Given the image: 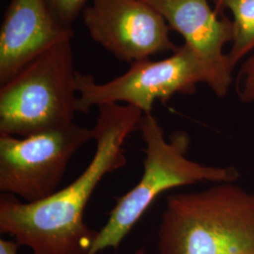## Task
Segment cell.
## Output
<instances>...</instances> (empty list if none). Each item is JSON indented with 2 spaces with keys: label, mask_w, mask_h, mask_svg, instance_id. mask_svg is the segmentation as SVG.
<instances>
[{
  "label": "cell",
  "mask_w": 254,
  "mask_h": 254,
  "mask_svg": "<svg viewBox=\"0 0 254 254\" xmlns=\"http://www.w3.org/2000/svg\"><path fill=\"white\" fill-rule=\"evenodd\" d=\"M98 111L92 128L95 152L74 181L36 202L0 196V233L32 254H88L96 238L98 231L85 223V209L103 178L127 165L124 144L144 114L122 104H104Z\"/></svg>",
  "instance_id": "obj_1"
},
{
  "label": "cell",
  "mask_w": 254,
  "mask_h": 254,
  "mask_svg": "<svg viewBox=\"0 0 254 254\" xmlns=\"http://www.w3.org/2000/svg\"><path fill=\"white\" fill-rule=\"evenodd\" d=\"M159 254H254V193L236 182L168 196Z\"/></svg>",
  "instance_id": "obj_2"
},
{
  "label": "cell",
  "mask_w": 254,
  "mask_h": 254,
  "mask_svg": "<svg viewBox=\"0 0 254 254\" xmlns=\"http://www.w3.org/2000/svg\"><path fill=\"white\" fill-rule=\"evenodd\" d=\"M144 143L143 173L134 188L116 198L107 223L98 231L88 254L118 249L136 222L165 191L199 183H229L240 178L233 166H209L188 156L190 136L175 131L167 138L153 113L143 114L138 129Z\"/></svg>",
  "instance_id": "obj_3"
},
{
  "label": "cell",
  "mask_w": 254,
  "mask_h": 254,
  "mask_svg": "<svg viewBox=\"0 0 254 254\" xmlns=\"http://www.w3.org/2000/svg\"><path fill=\"white\" fill-rule=\"evenodd\" d=\"M72 37L48 48L0 88V134L26 136L67 127L78 112Z\"/></svg>",
  "instance_id": "obj_4"
},
{
  "label": "cell",
  "mask_w": 254,
  "mask_h": 254,
  "mask_svg": "<svg viewBox=\"0 0 254 254\" xmlns=\"http://www.w3.org/2000/svg\"><path fill=\"white\" fill-rule=\"evenodd\" d=\"M78 111L88 114L93 107L121 104L152 113L155 101L166 103L175 94H192L197 85L209 88L212 77L206 65L184 44L161 61L146 59L130 64L127 72L105 83L88 73H76Z\"/></svg>",
  "instance_id": "obj_5"
},
{
  "label": "cell",
  "mask_w": 254,
  "mask_h": 254,
  "mask_svg": "<svg viewBox=\"0 0 254 254\" xmlns=\"http://www.w3.org/2000/svg\"><path fill=\"white\" fill-rule=\"evenodd\" d=\"M93 140L92 129L71 124L20 137L0 134V191L25 202L54 194L75 153Z\"/></svg>",
  "instance_id": "obj_6"
},
{
  "label": "cell",
  "mask_w": 254,
  "mask_h": 254,
  "mask_svg": "<svg viewBox=\"0 0 254 254\" xmlns=\"http://www.w3.org/2000/svg\"><path fill=\"white\" fill-rule=\"evenodd\" d=\"M82 17L91 39L121 62L131 64L178 47L167 21L142 0H91Z\"/></svg>",
  "instance_id": "obj_7"
},
{
  "label": "cell",
  "mask_w": 254,
  "mask_h": 254,
  "mask_svg": "<svg viewBox=\"0 0 254 254\" xmlns=\"http://www.w3.org/2000/svg\"><path fill=\"white\" fill-rule=\"evenodd\" d=\"M156 9L170 27L185 39V44L206 65L212 77L210 87L219 98L225 97L233 83L234 69L223 53L233 42V21L219 16L208 0H142Z\"/></svg>",
  "instance_id": "obj_8"
},
{
  "label": "cell",
  "mask_w": 254,
  "mask_h": 254,
  "mask_svg": "<svg viewBox=\"0 0 254 254\" xmlns=\"http://www.w3.org/2000/svg\"><path fill=\"white\" fill-rule=\"evenodd\" d=\"M73 30L61 27L46 0H9L0 27V85Z\"/></svg>",
  "instance_id": "obj_9"
},
{
  "label": "cell",
  "mask_w": 254,
  "mask_h": 254,
  "mask_svg": "<svg viewBox=\"0 0 254 254\" xmlns=\"http://www.w3.org/2000/svg\"><path fill=\"white\" fill-rule=\"evenodd\" d=\"M218 9H228L233 14L234 36L227 54L231 67L247 55L254 53V0H217Z\"/></svg>",
  "instance_id": "obj_10"
},
{
  "label": "cell",
  "mask_w": 254,
  "mask_h": 254,
  "mask_svg": "<svg viewBox=\"0 0 254 254\" xmlns=\"http://www.w3.org/2000/svg\"><path fill=\"white\" fill-rule=\"evenodd\" d=\"M91 0H46L56 22L64 28L73 30L75 20Z\"/></svg>",
  "instance_id": "obj_11"
},
{
  "label": "cell",
  "mask_w": 254,
  "mask_h": 254,
  "mask_svg": "<svg viewBox=\"0 0 254 254\" xmlns=\"http://www.w3.org/2000/svg\"><path fill=\"white\" fill-rule=\"evenodd\" d=\"M236 90L239 100L244 103L254 102V53L241 65L236 79Z\"/></svg>",
  "instance_id": "obj_12"
},
{
  "label": "cell",
  "mask_w": 254,
  "mask_h": 254,
  "mask_svg": "<svg viewBox=\"0 0 254 254\" xmlns=\"http://www.w3.org/2000/svg\"><path fill=\"white\" fill-rule=\"evenodd\" d=\"M19 247L14 239H0V254H18Z\"/></svg>",
  "instance_id": "obj_13"
},
{
  "label": "cell",
  "mask_w": 254,
  "mask_h": 254,
  "mask_svg": "<svg viewBox=\"0 0 254 254\" xmlns=\"http://www.w3.org/2000/svg\"><path fill=\"white\" fill-rule=\"evenodd\" d=\"M133 254H146V251L143 248H140V249L136 250V252Z\"/></svg>",
  "instance_id": "obj_14"
}]
</instances>
